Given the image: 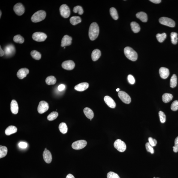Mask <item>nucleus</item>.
<instances>
[{
    "mask_svg": "<svg viewBox=\"0 0 178 178\" xmlns=\"http://www.w3.org/2000/svg\"><path fill=\"white\" fill-rule=\"evenodd\" d=\"M99 28L98 26L96 23L94 22L90 25L89 30V36L91 40H95L98 36Z\"/></svg>",
    "mask_w": 178,
    "mask_h": 178,
    "instance_id": "nucleus-1",
    "label": "nucleus"
},
{
    "mask_svg": "<svg viewBox=\"0 0 178 178\" xmlns=\"http://www.w3.org/2000/svg\"><path fill=\"white\" fill-rule=\"evenodd\" d=\"M124 53L126 57L132 61H135L138 58V54L136 52L130 47H127L124 48Z\"/></svg>",
    "mask_w": 178,
    "mask_h": 178,
    "instance_id": "nucleus-2",
    "label": "nucleus"
},
{
    "mask_svg": "<svg viewBox=\"0 0 178 178\" xmlns=\"http://www.w3.org/2000/svg\"><path fill=\"white\" fill-rule=\"evenodd\" d=\"M46 16V13L44 10H39L33 14L31 17V20L33 23H38L44 20Z\"/></svg>",
    "mask_w": 178,
    "mask_h": 178,
    "instance_id": "nucleus-3",
    "label": "nucleus"
},
{
    "mask_svg": "<svg viewBox=\"0 0 178 178\" xmlns=\"http://www.w3.org/2000/svg\"><path fill=\"white\" fill-rule=\"evenodd\" d=\"M159 22L161 24L169 27H174L175 26V23L173 20L166 17H162L160 18Z\"/></svg>",
    "mask_w": 178,
    "mask_h": 178,
    "instance_id": "nucleus-4",
    "label": "nucleus"
},
{
    "mask_svg": "<svg viewBox=\"0 0 178 178\" xmlns=\"http://www.w3.org/2000/svg\"><path fill=\"white\" fill-rule=\"evenodd\" d=\"M114 146L120 152H123L126 149V146L125 142L120 139H117L115 141L114 143Z\"/></svg>",
    "mask_w": 178,
    "mask_h": 178,
    "instance_id": "nucleus-5",
    "label": "nucleus"
},
{
    "mask_svg": "<svg viewBox=\"0 0 178 178\" xmlns=\"http://www.w3.org/2000/svg\"><path fill=\"white\" fill-rule=\"evenodd\" d=\"M60 11L61 16L63 18H67L70 16V9L67 5L65 4L61 5L60 7Z\"/></svg>",
    "mask_w": 178,
    "mask_h": 178,
    "instance_id": "nucleus-6",
    "label": "nucleus"
},
{
    "mask_svg": "<svg viewBox=\"0 0 178 178\" xmlns=\"http://www.w3.org/2000/svg\"><path fill=\"white\" fill-rule=\"evenodd\" d=\"M32 38L35 41L43 42L46 39L47 35L44 33L36 32L33 34Z\"/></svg>",
    "mask_w": 178,
    "mask_h": 178,
    "instance_id": "nucleus-7",
    "label": "nucleus"
},
{
    "mask_svg": "<svg viewBox=\"0 0 178 178\" xmlns=\"http://www.w3.org/2000/svg\"><path fill=\"white\" fill-rule=\"evenodd\" d=\"M87 145V142L84 140H80L73 142L72 145V148L75 150H79L83 149Z\"/></svg>",
    "mask_w": 178,
    "mask_h": 178,
    "instance_id": "nucleus-8",
    "label": "nucleus"
},
{
    "mask_svg": "<svg viewBox=\"0 0 178 178\" xmlns=\"http://www.w3.org/2000/svg\"><path fill=\"white\" fill-rule=\"evenodd\" d=\"M119 97L123 102L126 104L131 103V98L129 95L124 91H119L118 94Z\"/></svg>",
    "mask_w": 178,
    "mask_h": 178,
    "instance_id": "nucleus-9",
    "label": "nucleus"
},
{
    "mask_svg": "<svg viewBox=\"0 0 178 178\" xmlns=\"http://www.w3.org/2000/svg\"><path fill=\"white\" fill-rule=\"evenodd\" d=\"M49 108V104L46 102L42 101L40 102L38 107V111L39 113L42 114L47 111Z\"/></svg>",
    "mask_w": 178,
    "mask_h": 178,
    "instance_id": "nucleus-10",
    "label": "nucleus"
},
{
    "mask_svg": "<svg viewBox=\"0 0 178 178\" xmlns=\"http://www.w3.org/2000/svg\"><path fill=\"white\" fill-rule=\"evenodd\" d=\"M5 55L7 57H10L14 54L15 52V47L12 44H9L4 48Z\"/></svg>",
    "mask_w": 178,
    "mask_h": 178,
    "instance_id": "nucleus-11",
    "label": "nucleus"
},
{
    "mask_svg": "<svg viewBox=\"0 0 178 178\" xmlns=\"http://www.w3.org/2000/svg\"><path fill=\"white\" fill-rule=\"evenodd\" d=\"M13 9L15 13L18 16H21L24 13L25 8L22 3L16 4L14 6Z\"/></svg>",
    "mask_w": 178,
    "mask_h": 178,
    "instance_id": "nucleus-12",
    "label": "nucleus"
},
{
    "mask_svg": "<svg viewBox=\"0 0 178 178\" xmlns=\"http://www.w3.org/2000/svg\"><path fill=\"white\" fill-rule=\"evenodd\" d=\"M62 67L63 69L67 70H71L74 69L75 64L74 61L71 60L65 61L62 63Z\"/></svg>",
    "mask_w": 178,
    "mask_h": 178,
    "instance_id": "nucleus-13",
    "label": "nucleus"
},
{
    "mask_svg": "<svg viewBox=\"0 0 178 178\" xmlns=\"http://www.w3.org/2000/svg\"><path fill=\"white\" fill-rule=\"evenodd\" d=\"M72 38L68 35H65L62 38L61 40V46L65 47L71 44Z\"/></svg>",
    "mask_w": 178,
    "mask_h": 178,
    "instance_id": "nucleus-14",
    "label": "nucleus"
},
{
    "mask_svg": "<svg viewBox=\"0 0 178 178\" xmlns=\"http://www.w3.org/2000/svg\"><path fill=\"white\" fill-rule=\"evenodd\" d=\"M29 73V70L27 68H23L18 71L17 73V76L19 79H22L27 76Z\"/></svg>",
    "mask_w": 178,
    "mask_h": 178,
    "instance_id": "nucleus-15",
    "label": "nucleus"
},
{
    "mask_svg": "<svg viewBox=\"0 0 178 178\" xmlns=\"http://www.w3.org/2000/svg\"><path fill=\"white\" fill-rule=\"evenodd\" d=\"M43 157L44 161L48 164L50 163L52 160L51 154L49 150H44L43 153Z\"/></svg>",
    "mask_w": 178,
    "mask_h": 178,
    "instance_id": "nucleus-16",
    "label": "nucleus"
},
{
    "mask_svg": "<svg viewBox=\"0 0 178 178\" xmlns=\"http://www.w3.org/2000/svg\"><path fill=\"white\" fill-rule=\"evenodd\" d=\"M104 100L106 104L110 108H114L116 107V103L110 97L108 96H105L104 97Z\"/></svg>",
    "mask_w": 178,
    "mask_h": 178,
    "instance_id": "nucleus-17",
    "label": "nucleus"
},
{
    "mask_svg": "<svg viewBox=\"0 0 178 178\" xmlns=\"http://www.w3.org/2000/svg\"><path fill=\"white\" fill-rule=\"evenodd\" d=\"M89 84L87 82H82L75 86L74 89L77 91H82L87 90Z\"/></svg>",
    "mask_w": 178,
    "mask_h": 178,
    "instance_id": "nucleus-18",
    "label": "nucleus"
},
{
    "mask_svg": "<svg viewBox=\"0 0 178 178\" xmlns=\"http://www.w3.org/2000/svg\"><path fill=\"white\" fill-rule=\"evenodd\" d=\"M159 73L161 78L163 79L167 78L170 74L169 69L164 67L160 68L159 70Z\"/></svg>",
    "mask_w": 178,
    "mask_h": 178,
    "instance_id": "nucleus-19",
    "label": "nucleus"
},
{
    "mask_svg": "<svg viewBox=\"0 0 178 178\" xmlns=\"http://www.w3.org/2000/svg\"><path fill=\"white\" fill-rule=\"evenodd\" d=\"M10 108L12 112L14 114L18 113L19 111V107L17 102L15 100L12 101L10 104Z\"/></svg>",
    "mask_w": 178,
    "mask_h": 178,
    "instance_id": "nucleus-20",
    "label": "nucleus"
},
{
    "mask_svg": "<svg viewBox=\"0 0 178 178\" xmlns=\"http://www.w3.org/2000/svg\"><path fill=\"white\" fill-rule=\"evenodd\" d=\"M17 131V128L14 126H10L6 128L5 130V133L6 135L9 136L13 134L16 133Z\"/></svg>",
    "mask_w": 178,
    "mask_h": 178,
    "instance_id": "nucleus-21",
    "label": "nucleus"
},
{
    "mask_svg": "<svg viewBox=\"0 0 178 178\" xmlns=\"http://www.w3.org/2000/svg\"><path fill=\"white\" fill-rule=\"evenodd\" d=\"M101 56L100 51L98 49L95 50L93 51L91 54V58L93 61H96L99 59Z\"/></svg>",
    "mask_w": 178,
    "mask_h": 178,
    "instance_id": "nucleus-22",
    "label": "nucleus"
},
{
    "mask_svg": "<svg viewBox=\"0 0 178 178\" xmlns=\"http://www.w3.org/2000/svg\"><path fill=\"white\" fill-rule=\"evenodd\" d=\"M136 16L138 19H140L142 22H146L147 21V14L143 12H141L137 13Z\"/></svg>",
    "mask_w": 178,
    "mask_h": 178,
    "instance_id": "nucleus-23",
    "label": "nucleus"
},
{
    "mask_svg": "<svg viewBox=\"0 0 178 178\" xmlns=\"http://www.w3.org/2000/svg\"><path fill=\"white\" fill-rule=\"evenodd\" d=\"M83 112L86 117L89 119H92L94 117V113L93 111L90 108H85L83 110Z\"/></svg>",
    "mask_w": 178,
    "mask_h": 178,
    "instance_id": "nucleus-24",
    "label": "nucleus"
},
{
    "mask_svg": "<svg viewBox=\"0 0 178 178\" xmlns=\"http://www.w3.org/2000/svg\"><path fill=\"white\" fill-rule=\"evenodd\" d=\"M131 26L132 31L135 33H137L140 31L139 25L136 22H132L131 23Z\"/></svg>",
    "mask_w": 178,
    "mask_h": 178,
    "instance_id": "nucleus-25",
    "label": "nucleus"
},
{
    "mask_svg": "<svg viewBox=\"0 0 178 178\" xmlns=\"http://www.w3.org/2000/svg\"><path fill=\"white\" fill-rule=\"evenodd\" d=\"M173 98V96L171 94L165 93L162 95V99L164 102L167 103L169 102Z\"/></svg>",
    "mask_w": 178,
    "mask_h": 178,
    "instance_id": "nucleus-26",
    "label": "nucleus"
},
{
    "mask_svg": "<svg viewBox=\"0 0 178 178\" xmlns=\"http://www.w3.org/2000/svg\"><path fill=\"white\" fill-rule=\"evenodd\" d=\"M70 21L71 24L75 26L80 23L82 20L80 17L75 16L70 18Z\"/></svg>",
    "mask_w": 178,
    "mask_h": 178,
    "instance_id": "nucleus-27",
    "label": "nucleus"
},
{
    "mask_svg": "<svg viewBox=\"0 0 178 178\" xmlns=\"http://www.w3.org/2000/svg\"><path fill=\"white\" fill-rule=\"evenodd\" d=\"M57 82L55 77L53 76H51L47 77L46 79V82L48 85H53L56 83Z\"/></svg>",
    "mask_w": 178,
    "mask_h": 178,
    "instance_id": "nucleus-28",
    "label": "nucleus"
},
{
    "mask_svg": "<svg viewBox=\"0 0 178 178\" xmlns=\"http://www.w3.org/2000/svg\"><path fill=\"white\" fill-rule=\"evenodd\" d=\"M177 83V78L176 75H173L170 79V87L172 88L176 87Z\"/></svg>",
    "mask_w": 178,
    "mask_h": 178,
    "instance_id": "nucleus-29",
    "label": "nucleus"
},
{
    "mask_svg": "<svg viewBox=\"0 0 178 178\" xmlns=\"http://www.w3.org/2000/svg\"><path fill=\"white\" fill-rule=\"evenodd\" d=\"M59 129L60 132L63 134H65L67 133L68 127L66 124L65 123L62 122L60 124L59 126Z\"/></svg>",
    "mask_w": 178,
    "mask_h": 178,
    "instance_id": "nucleus-30",
    "label": "nucleus"
},
{
    "mask_svg": "<svg viewBox=\"0 0 178 178\" xmlns=\"http://www.w3.org/2000/svg\"><path fill=\"white\" fill-rule=\"evenodd\" d=\"M110 13L111 16L115 20H117L118 18L117 10L114 7L111 8L110 9Z\"/></svg>",
    "mask_w": 178,
    "mask_h": 178,
    "instance_id": "nucleus-31",
    "label": "nucleus"
},
{
    "mask_svg": "<svg viewBox=\"0 0 178 178\" xmlns=\"http://www.w3.org/2000/svg\"><path fill=\"white\" fill-rule=\"evenodd\" d=\"M31 54L32 58L35 60H39L41 58V54L37 51L35 50L32 51L31 52Z\"/></svg>",
    "mask_w": 178,
    "mask_h": 178,
    "instance_id": "nucleus-32",
    "label": "nucleus"
},
{
    "mask_svg": "<svg viewBox=\"0 0 178 178\" xmlns=\"http://www.w3.org/2000/svg\"><path fill=\"white\" fill-rule=\"evenodd\" d=\"M7 147L5 146H1L0 147V158H2L6 156L7 154Z\"/></svg>",
    "mask_w": 178,
    "mask_h": 178,
    "instance_id": "nucleus-33",
    "label": "nucleus"
},
{
    "mask_svg": "<svg viewBox=\"0 0 178 178\" xmlns=\"http://www.w3.org/2000/svg\"><path fill=\"white\" fill-rule=\"evenodd\" d=\"M58 112H53L47 116L48 120L49 121H53L57 118L58 116Z\"/></svg>",
    "mask_w": 178,
    "mask_h": 178,
    "instance_id": "nucleus-34",
    "label": "nucleus"
},
{
    "mask_svg": "<svg viewBox=\"0 0 178 178\" xmlns=\"http://www.w3.org/2000/svg\"><path fill=\"white\" fill-rule=\"evenodd\" d=\"M14 41L16 43L23 44L24 42V39L20 35H16L14 37Z\"/></svg>",
    "mask_w": 178,
    "mask_h": 178,
    "instance_id": "nucleus-35",
    "label": "nucleus"
},
{
    "mask_svg": "<svg viewBox=\"0 0 178 178\" xmlns=\"http://www.w3.org/2000/svg\"><path fill=\"white\" fill-rule=\"evenodd\" d=\"M167 35L165 33L162 34L158 33L156 35V37L158 41L160 43L163 42L166 39Z\"/></svg>",
    "mask_w": 178,
    "mask_h": 178,
    "instance_id": "nucleus-36",
    "label": "nucleus"
},
{
    "mask_svg": "<svg viewBox=\"0 0 178 178\" xmlns=\"http://www.w3.org/2000/svg\"><path fill=\"white\" fill-rule=\"evenodd\" d=\"M178 34L176 32H172L171 34V42L173 44H175L177 43Z\"/></svg>",
    "mask_w": 178,
    "mask_h": 178,
    "instance_id": "nucleus-37",
    "label": "nucleus"
},
{
    "mask_svg": "<svg viewBox=\"0 0 178 178\" xmlns=\"http://www.w3.org/2000/svg\"><path fill=\"white\" fill-rule=\"evenodd\" d=\"M73 11L75 13H78L79 15H82L83 13V8L80 6H77L75 7Z\"/></svg>",
    "mask_w": 178,
    "mask_h": 178,
    "instance_id": "nucleus-38",
    "label": "nucleus"
},
{
    "mask_svg": "<svg viewBox=\"0 0 178 178\" xmlns=\"http://www.w3.org/2000/svg\"><path fill=\"white\" fill-rule=\"evenodd\" d=\"M160 120L161 122L164 123L166 121V116L164 112L162 111H159V112Z\"/></svg>",
    "mask_w": 178,
    "mask_h": 178,
    "instance_id": "nucleus-39",
    "label": "nucleus"
},
{
    "mask_svg": "<svg viewBox=\"0 0 178 178\" xmlns=\"http://www.w3.org/2000/svg\"><path fill=\"white\" fill-rule=\"evenodd\" d=\"M146 147L147 151L150 152L152 154H154V149H153L152 146L150 144L149 142H147L146 144Z\"/></svg>",
    "mask_w": 178,
    "mask_h": 178,
    "instance_id": "nucleus-40",
    "label": "nucleus"
},
{
    "mask_svg": "<svg viewBox=\"0 0 178 178\" xmlns=\"http://www.w3.org/2000/svg\"><path fill=\"white\" fill-rule=\"evenodd\" d=\"M107 178H120L119 175L115 172L110 171L107 175Z\"/></svg>",
    "mask_w": 178,
    "mask_h": 178,
    "instance_id": "nucleus-41",
    "label": "nucleus"
},
{
    "mask_svg": "<svg viewBox=\"0 0 178 178\" xmlns=\"http://www.w3.org/2000/svg\"><path fill=\"white\" fill-rule=\"evenodd\" d=\"M171 109L173 111H177L178 110V101L175 100L173 102L171 105Z\"/></svg>",
    "mask_w": 178,
    "mask_h": 178,
    "instance_id": "nucleus-42",
    "label": "nucleus"
},
{
    "mask_svg": "<svg viewBox=\"0 0 178 178\" xmlns=\"http://www.w3.org/2000/svg\"><path fill=\"white\" fill-rule=\"evenodd\" d=\"M149 143L152 147L156 146L157 144V141L156 140L154 139L152 137H150L148 138Z\"/></svg>",
    "mask_w": 178,
    "mask_h": 178,
    "instance_id": "nucleus-43",
    "label": "nucleus"
},
{
    "mask_svg": "<svg viewBox=\"0 0 178 178\" xmlns=\"http://www.w3.org/2000/svg\"><path fill=\"white\" fill-rule=\"evenodd\" d=\"M127 79L129 83L133 85L135 83V80L134 77L131 75H129L127 77Z\"/></svg>",
    "mask_w": 178,
    "mask_h": 178,
    "instance_id": "nucleus-44",
    "label": "nucleus"
},
{
    "mask_svg": "<svg viewBox=\"0 0 178 178\" xmlns=\"http://www.w3.org/2000/svg\"><path fill=\"white\" fill-rule=\"evenodd\" d=\"M173 151L175 153L178 152V136L175 139V146H173Z\"/></svg>",
    "mask_w": 178,
    "mask_h": 178,
    "instance_id": "nucleus-45",
    "label": "nucleus"
},
{
    "mask_svg": "<svg viewBox=\"0 0 178 178\" xmlns=\"http://www.w3.org/2000/svg\"><path fill=\"white\" fill-rule=\"evenodd\" d=\"M19 146L21 148L26 149L27 147V144L25 142H21L19 144Z\"/></svg>",
    "mask_w": 178,
    "mask_h": 178,
    "instance_id": "nucleus-46",
    "label": "nucleus"
},
{
    "mask_svg": "<svg viewBox=\"0 0 178 178\" xmlns=\"http://www.w3.org/2000/svg\"><path fill=\"white\" fill-rule=\"evenodd\" d=\"M65 88V86L63 84L59 85L58 87V89L60 91H62Z\"/></svg>",
    "mask_w": 178,
    "mask_h": 178,
    "instance_id": "nucleus-47",
    "label": "nucleus"
},
{
    "mask_svg": "<svg viewBox=\"0 0 178 178\" xmlns=\"http://www.w3.org/2000/svg\"><path fill=\"white\" fill-rule=\"evenodd\" d=\"M5 55V52L4 51L2 50V47L1 46L0 47V56L1 57H2Z\"/></svg>",
    "mask_w": 178,
    "mask_h": 178,
    "instance_id": "nucleus-48",
    "label": "nucleus"
},
{
    "mask_svg": "<svg viewBox=\"0 0 178 178\" xmlns=\"http://www.w3.org/2000/svg\"><path fill=\"white\" fill-rule=\"evenodd\" d=\"M150 2H153L154 3L158 4L160 3L161 1L160 0H150Z\"/></svg>",
    "mask_w": 178,
    "mask_h": 178,
    "instance_id": "nucleus-49",
    "label": "nucleus"
},
{
    "mask_svg": "<svg viewBox=\"0 0 178 178\" xmlns=\"http://www.w3.org/2000/svg\"><path fill=\"white\" fill-rule=\"evenodd\" d=\"M66 178H75L74 176L71 174H69L67 175Z\"/></svg>",
    "mask_w": 178,
    "mask_h": 178,
    "instance_id": "nucleus-50",
    "label": "nucleus"
},
{
    "mask_svg": "<svg viewBox=\"0 0 178 178\" xmlns=\"http://www.w3.org/2000/svg\"><path fill=\"white\" fill-rule=\"evenodd\" d=\"M120 88H117L116 89V91H117V92H119V91H120Z\"/></svg>",
    "mask_w": 178,
    "mask_h": 178,
    "instance_id": "nucleus-51",
    "label": "nucleus"
},
{
    "mask_svg": "<svg viewBox=\"0 0 178 178\" xmlns=\"http://www.w3.org/2000/svg\"><path fill=\"white\" fill-rule=\"evenodd\" d=\"M0 12V13H1V14H0V18H1V16H2V11H1V12Z\"/></svg>",
    "mask_w": 178,
    "mask_h": 178,
    "instance_id": "nucleus-52",
    "label": "nucleus"
},
{
    "mask_svg": "<svg viewBox=\"0 0 178 178\" xmlns=\"http://www.w3.org/2000/svg\"><path fill=\"white\" fill-rule=\"evenodd\" d=\"M47 150V148H45V149H44V150Z\"/></svg>",
    "mask_w": 178,
    "mask_h": 178,
    "instance_id": "nucleus-53",
    "label": "nucleus"
},
{
    "mask_svg": "<svg viewBox=\"0 0 178 178\" xmlns=\"http://www.w3.org/2000/svg\"><path fill=\"white\" fill-rule=\"evenodd\" d=\"M154 178H155V177H154Z\"/></svg>",
    "mask_w": 178,
    "mask_h": 178,
    "instance_id": "nucleus-54",
    "label": "nucleus"
},
{
    "mask_svg": "<svg viewBox=\"0 0 178 178\" xmlns=\"http://www.w3.org/2000/svg\"><path fill=\"white\" fill-rule=\"evenodd\" d=\"M92 120V119H90V120Z\"/></svg>",
    "mask_w": 178,
    "mask_h": 178,
    "instance_id": "nucleus-55",
    "label": "nucleus"
},
{
    "mask_svg": "<svg viewBox=\"0 0 178 178\" xmlns=\"http://www.w3.org/2000/svg\"><path fill=\"white\" fill-rule=\"evenodd\" d=\"M158 178V177H157V178Z\"/></svg>",
    "mask_w": 178,
    "mask_h": 178,
    "instance_id": "nucleus-56",
    "label": "nucleus"
}]
</instances>
